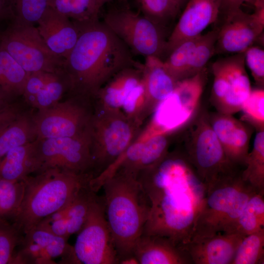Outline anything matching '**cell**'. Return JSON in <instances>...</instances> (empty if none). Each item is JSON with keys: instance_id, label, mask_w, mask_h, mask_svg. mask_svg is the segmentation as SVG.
<instances>
[{"instance_id": "cell-1", "label": "cell", "mask_w": 264, "mask_h": 264, "mask_svg": "<svg viewBox=\"0 0 264 264\" xmlns=\"http://www.w3.org/2000/svg\"><path fill=\"white\" fill-rule=\"evenodd\" d=\"M150 203L142 234L168 238L182 247L192 237L207 189L185 155L167 153L138 176Z\"/></svg>"}, {"instance_id": "cell-2", "label": "cell", "mask_w": 264, "mask_h": 264, "mask_svg": "<svg viewBox=\"0 0 264 264\" xmlns=\"http://www.w3.org/2000/svg\"><path fill=\"white\" fill-rule=\"evenodd\" d=\"M75 23L80 28L79 37L64 59L62 68L69 84L68 95L94 99L116 73L141 65L133 59L128 47L103 22Z\"/></svg>"}, {"instance_id": "cell-3", "label": "cell", "mask_w": 264, "mask_h": 264, "mask_svg": "<svg viewBox=\"0 0 264 264\" xmlns=\"http://www.w3.org/2000/svg\"><path fill=\"white\" fill-rule=\"evenodd\" d=\"M105 216L118 261L134 255L135 242L143 234L150 203L138 179L116 172L103 184Z\"/></svg>"}, {"instance_id": "cell-4", "label": "cell", "mask_w": 264, "mask_h": 264, "mask_svg": "<svg viewBox=\"0 0 264 264\" xmlns=\"http://www.w3.org/2000/svg\"><path fill=\"white\" fill-rule=\"evenodd\" d=\"M93 177L91 174H80L59 169L29 176L23 180L22 200L11 222L22 235L27 233L67 203Z\"/></svg>"}, {"instance_id": "cell-5", "label": "cell", "mask_w": 264, "mask_h": 264, "mask_svg": "<svg viewBox=\"0 0 264 264\" xmlns=\"http://www.w3.org/2000/svg\"><path fill=\"white\" fill-rule=\"evenodd\" d=\"M258 192L242 179L241 172L217 180L207 189L190 240L229 233L249 198Z\"/></svg>"}, {"instance_id": "cell-6", "label": "cell", "mask_w": 264, "mask_h": 264, "mask_svg": "<svg viewBox=\"0 0 264 264\" xmlns=\"http://www.w3.org/2000/svg\"><path fill=\"white\" fill-rule=\"evenodd\" d=\"M141 125L120 110L94 104L90 124L93 177L107 169L136 139Z\"/></svg>"}, {"instance_id": "cell-7", "label": "cell", "mask_w": 264, "mask_h": 264, "mask_svg": "<svg viewBox=\"0 0 264 264\" xmlns=\"http://www.w3.org/2000/svg\"><path fill=\"white\" fill-rule=\"evenodd\" d=\"M187 136L185 155L207 189L220 178L239 172L226 155L209 116L200 115Z\"/></svg>"}, {"instance_id": "cell-8", "label": "cell", "mask_w": 264, "mask_h": 264, "mask_svg": "<svg viewBox=\"0 0 264 264\" xmlns=\"http://www.w3.org/2000/svg\"><path fill=\"white\" fill-rule=\"evenodd\" d=\"M0 45L28 73L62 71L64 58L48 48L34 24L10 21L0 31Z\"/></svg>"}, {"instance_id": "cell-9", "label": "cell", "mask_w": 264, "mask_h": 264, "mask_svg": "<svg viewBox=\"0 0 264 264\" xmlns=\"http://www.w3.org/2000/svg\"><path fill=\"white\" fill-rule=\"evenodd\" d=\"M205 68L178 81L173 91L157 106L142 138L169 133L187 123L198 106L206 80Z\"/></svg>"}, {"instance_id": "cell-10", "label": "cell", "mask_w": 264, "mask_h": 264, "mask_svg": "<svg viewBox=\"0 0 264 264\" xmlns=\"http://www.w3.org/2000/svg\"><path fill=\"white\" fill-rule=\"evenodd\" d=\"M103 22L136 54L161 58L167 40L161 25L128 7L109 10Z\"/></svg>"}, {"instance_id": "cell-11", "label": "cell", "mask_w": 264, "mask_h": 264, "mask_svg": "<svg viewBox=\"0 0 264 264\" xmlns=\"http://www.w3.org/2000/svg\"><path fill=\"white\" fill-rule=\"evenodd\" d=\"M94 110V99L69 95L65 101L34 114L37 139L82 134L89 130Z\"/></svg>"}, {"instance_id": "cell-12", "label": "cell", "mask_w": 264, "mask_h": 264, "mask_svg": "<svg viewBox=\"0 0 264 264\" xmlns=\"http://www.w3.org/2000/svg\"><path fill=\"white\" fill-rule=\"evenodd\" d=\"M211 102L218 112L233 115L241 111L252 89L245 69L244 52L216 60L212 65Z\"/></svg>"}, {"instance_id": "cell-13", "label": "cell", "mask_w": 264, "mask_h": 264, "mask_svg": "<svg viewBox=\"0 0 264 264\" xmlns=\"http://www.w3.org/2000/svg\"><path fill=\"white\" fill-rule=\"evenodd\" d=\"M70 264H117L102 197L97 196L85 224L77 233Z\"/></svg>"}, {"instance_id": "cell-14", "label": "cell", "mask_w": 264, "mask_h": 264, "mask_svg": "<svg viewBox=\"0 0 264 264\" xmlns=\"http://www.w3.org/2000/svg\"><path fill=\"white\" fill-rule=\"evenodd\" d=\"M91 147L90 128L76 136L37 139L39 169L37 173L59 169L93 175Z\"/></svg>"}, {"instance_id": "cell-15", "label": "cell", "mask_w": 264, "mask_h": 264, "mask_svg": "<svg viewBox=\"0 0 264 264\" xmlns=\"http://www.w3.org/2000/svg\"><path fill=\"white\" fill-rule=\"evenodd\" d=\"M170 134L135 139L111 165L91 180L93 189L98 191L104 183L116 172L137 178L141 172L157 163L167 154Z\"/></svg>"}, {"instance_id": "cell-16", "label": "cell", "mask_w": 264, "mask_h": 264, "mask_svg": "<svg viewBox=\"0 0 264 264\" xmlns=\"http://www.w3.org/2000/svg\"><path fill=\"white\" fill-rule=\"evenodd\" d=\"M264 27V6L255 7L252 14L241 8L224 19L218 30L215 53H238L252 46Z\"/></svg>"}, {"instance_id": "cell-17", "label": "cell", "mask_w": 264, "mask_h": 264, "mask_svg": "<svg viewBox=\"0 0 264 264\" xmlns=\"http://www.w3.org/2000/svg\"><path fill=\"white\" fill-rule=\"evenodd\" d=\"M16 254V264H70L73 246L68 239L35 227L23 235Z\"/></svg>"}, {"instance_id": "cell-18", "label": "cell", "mask_w": 264, "mask_h": 264, "mask_svg": "<svg viewBox=\"0 0 264 264\" xmlns=\"http://www.w3.org/2000/svg\"><path fill=\"white\" fill-rule=\"evenodd\" d=\"M96 193L89 184L84 186L67 203L43 219L36 227L68 240L83 227L97 196Z\"/></svg>"}, {"instance_id": "cell-19", "label": "cell", "mask_w": 264, "mask_h": 264, "mask_svg": "<svg viewBox=\"0 0 264 264\" xmlns=\"http://www.w3.org/2000/svg\"><path fill=\"white\" fill-rule=\"evenodd\" d=\"M221 4V0H188L167 40L166 53L169 54L185 40L202 34L219 18Z\"/></svg>"}, {"instance_id": "cell-20", "label": "cell", "mask_w": 264, "mask_h": 264, "mask_svg": "<svg viewBox=\"0 0 264 264\" xmlns=\"http://www.w3.org/2000/svg\"><path fill=\"white\" fill-rule=\"evenodd\" d=\"M244 237L237 233L220 232L192 239L182 248L192 264H231L236 250Z\"/></svg>"}, {"instance_id": "cell-21", "label": "cell", "mask_w": 264, "mask_h": 264, "mask_svg": "<svg viewBox=\"0 0 264 264\" xmlns=\"http://www.w3.org/2000/svg\"><path fill=\"white\" fill-rule=\"evenodd\" d=\"M209 120L230 161L237 167L244 166L249 153L250 128L230 114L218 112Z\"/></svg>"}, {"instance_id": "cell-22", "label": "cell", "mask_w": 264, "mask_h": 264, "mask_svg": "<svg viewBox=\"0 0 264 264\" xmlns=\"http://www.w3.org/2000/svg\"><path fill=\"white\" fill-rule=\"evenodd\" d=\"M37 23L39 34L48 48L66 58L78 39V25L49 6Z\"/></svg>"}, {"instance_id": "cell-23", "label": "cell", "mask_w": 264, "mask_h": 264, "mask_svg": "<svg viewBox=\"0 0 264 264\" xmlns=\"http://www.w3.org/2000/svg\"><path fill=\"white\" fill-rule=\"evenodd\" d=\"M141 70L145 97L143 111L145 120L173 91L177 82L167 71L163 61L157 57H146Z\"/></svg>"}, {"instance_id": "cell-24", "label": "cell", "mask_w": 264, "mask_h": 264, "mask_svg": "<svg viewBox=\"0 0 264 264\" xmlns=\"http://www.w3.org/2000/svg\"><path fill=\"white\" fill-rule=\"evenodd\" d=\"M133 253L139 264H192L182 248L158 235L142 234L135 242Z\"/></svg>"}, {"instance_id": "cell-25", "label": "cell", "mask_w": 264, "mask_h": 264, "mask_svg": "<svg viewBox=\"0 0 264 264\" xmlns=\"http://www.w3.org/2000/svg\"><path fill=\"white\" fill-rule=\"evenodd\" d=\"M142 64L124 68L110 78L94 98L96 105L120 110L132 91L142 83Z\"/></svg>"}, {"instance_id": "cell-26", "label": "cell", "mask_w": 264, "mask_h": 264, "mask_svg": "<svg viewBox=\"0 0 264 264\" xmlns=\"http://www.w3.org/2000/svg\"><path fill=\"white\" fill-rule=\"evenodd\" d=\"M37 145V139L7 152L0 159V178L19 181L36 174L39 169Z\"/></svg>"}, {"instance_id": "cell-27", "label": "cell", "mask_w": 264, "mask_h": 264, "mask_svg": "<svg viewBox=\"0 0 264 264\" xmlns=\"http://www.w3.org/2000/svg\"><path fill=\"white\" fill-rule=\"evenodd\" d=\"M33 115L23 111L0 132V159L10 150L37 139Z\"/></svg>"}, {"instance_id": "cell-28", "label": "cell", "mask_w": 264, "mask_h": 264, "mask_svg": "<svg viewBox=\"0 0 264 264\" xmlns=\"http://www.w3.org/2000/svg\"><path fill=\"white\" fill-rule=\"evenodd\" d=\"M28 75L0 45V93L11 101L22 96Z\"/></svg>"}, {"instance_id": "cell-29", "label": "cell", "mask_w": 264, "mask_h": 264, "mask_svg": "<svg viewBox=\"0 0 264 264\" xmlns=\"http://www.w3.org/2000/svg\"><path fill=\"white\" fill-rule=\"evenodd\" d=\"M264 230V192H258L247 201L229 233L247 235Z\"/></svg>"}, {"instance_id": "cell-30", "label": "cell", "mask_w": 264, "mask_h": 264, "mask_svg": "<svg viewBox=\"0 0 264 264\" xmlns=\"http://www.w3.org/2000/svg\"><path fill=\"white\" fill-rule=\"evenodd\" d=\"M48 6L81 24L98 21L101 9L97 0H49Z\"/></svg>"}, {"instance_id": "cell-31", "label": "cell", "mask_w": 264, "mask_h": 264, "mask_svg": "<svg viewBox=\"0 0 264 264\" xmlns=\"http://www.w3.org/2000/svg\"><path fill=\"white\" fill-rule=\"evenodd\" d=\"M244 166L242 179L257 191L264 192V130L257 132Z\"/></svg>"}, {"instance_id": "cell-32", "label": "cell", "mask_w": 264, "mask_h": 264, "mask_svg": "<svg viewBox=\"0 0 264 264\" xmlns=\"http://www.w3.org/2000/svg\"><path fill=\"white\" fill-rule=\"evenodd\" d=\"M24 191V180L0 178V221H11L21 205Z\"/></svg>"}, {"instance_id": "cell-33", "label": "cell", "mask_w": 264, "mask_h": 264, "mask_svg": "<svg viewBox=\"0 0 264 264\" xmlns=\"http://www.w3.org/2000/svg\"><path fill=\"white\" fill-rule=\"evenodd\" d=\"M69 89V84L63 70L54 73L29 105L38 110L48 108L60 102L65 93H68Z\"/></svg>"}, {"instance_id": "cell-34", "label": "cell", "mask_w": 264, "mask_h": 264, "mask_svg": "<svg viewBox=\"0 0 264 264\" xmlns=\"http://www.w3.org/2000/svg\"><path fill=\"white\" fill-rule=\"evenodd\" d=\"M201 35L181 43L168 54L166 60L163 61L165 68L176 82L185 78L188 64Z\"/></svg>"}, {"instance_id": "cell-35", "label": "cell", "mask_w": 264, "mask_h": 264, "mask_svg": "<svg viewBox=\"0 0 264 264\" xmlns=\"http://www.w3.org/2000/svg\"><path fill=\"white\" fill-rule=\"evenodd\" d=\"M264 264V230L245 236L238 246L231 264Z\"/></svg>"}, {"instance_id": "cell-36", "label": "cell", "mask_w": 264, "mask_h": 264, "mask_svg": "<svg viewBox=\"0 0 264 264\" xmlns=\"http://www.w3.org/2000/svg\"><path fill=\"white\" fill-rule=\"evenodd\" d=\"M219 29H214L200 36L188 64L185 78L203 69L215 54Z\"/></svg>"}, {"instance_id": "cell-37", "label": "cell", "mask_w": 264, "mask_h": 264, "mask_svg": "<svg viewBox=\"0 0 264 264\" xmlns=\"http://www.w3.org/2000/svg\"><path fill=\"white\" fill-rule=\"evenodd\" d=\"M7 0L12 15L11 20L34 25L48 7L49 0Z\"/></svg>"}, {"instance_id": "cell-38", "label": "cell", "mask_w": 264, "mask_h": 264, "mask_svg": "<svg viewBox=\"0 0 264 264\" xmlns=\"http://www.w3.org/2000/svg\"><path fill=\"white\" fill-rule=\"evenodd\" d=\"M143 15L163 25L174 19L180 7L176 0H137Z\"/></svg>"}, {"instance_id": "cell-39", "label": "cell", "mask_w": 264, "mask_h": 264, "mask_svg": "<svg viewBox=\"0 0 264 264\" xmlns=\"http://www.w3.org/2000/svg\"><path fill=\"white\" fill-rule=\"evenodd\" d=\"M23 235L10 221H0V264H16V253Z\"/></svg>"}, {"instance_id": "cell-40", "label": "cell", "mask_w": 264, "mask_h": 264, "mask_svg": "<svg viewBox=\"0 0 264 264\" xmlns=\"http://www.w3.org/2000/svg\"><path fill=\"white\" fill-rule=\"evenodd\" d=\"M241 110L242 121L254 126L257 132L264 130V90L262 88L251 90L243 102Z\"/></svg>"}, {"instance_id": "cell-41", "label": "cell", "mask_w": 264, "mask_h": 264, "mask_svg": "<svg viewBox=\"0 0 264 264\" xmlns=\"http://www.w3.org/2000/svg\"><path fill=\"white\" fill-rule=\"evenodd\" d=\"M245 64L256 83L262 88L264 84V51L257 46H251L244 52Z\"/></svg>"}, {"instance_id": "cell-42", "label": "cell", "mask_w": 264, "mask_h": 264, "mask_svg": "<svg viewBox=\"0 0 264 264\" xmlns=\"http://www.w3.org/2000/svg\"><path fill=\"white\" fill-rule=\"evenodd\" d=\"M54 73L44 71L28 73L22 97L28 105L44 86Z\"/></svg>"}, {"instance_id": "cell-43", "label": "cell", "mask_w": 264, "mask_h": 264, "mask_svg": "<svg viewBox=\"0 0 264 264\" xmlns=\"http://www.w3.org/2000/svg\"><path fill=\"white\" fill-rule=\"evenodd\" d=\"M16 104L13 103L0 112V132L24 111L18 104Z\"/></svg>"}, {"instance_id": "cell-44", "label": "cell", "mask_w": 264, "mask_h": 264, "mask_svg": "<svg viewBox=\"0 0 264 264\" xmlns=\"http://www.w3.org/2000/svg\"><path fill=\"white\" fill-rule=\"evenodd\" d=\"M252 0H221L220 13L224 19L241 8L244 2L252 3Z\"/></svg>"}, {"instance_id": "cell-45", "label": "cell", "mask_w": 264, "mask_h": 264, "mask_svg": "<svg viewBox=\"0 0 264 264\" xmlns=\"http://www.w3.org/2000/svg\"><path fill=\"white\" fill-rule=\"evenodd\" d=\"M12 15L7 0H0V22L10 21Z\"/></svg>"}, {"instance_id": "cell-46", "label": "cell", "mask_w": 264, "mask_h": 264, "mask_svg": "<svg viewBox=\"0 0 264 264\" xmlns=\"http://www.w3.org/2000/svg\"><path fill=\"white\" fill-rule=\"evenodd\" d=\"M0 93V112L7 108L13 102Z\"/></svg>"}, {"instance_id": "cell-47", "label": "cell", "mask_w": 264, "mask_h": 264, "mask_svg": "<svg viewBox=\"0 0 264 264\" xmlns=\"http://www.w3.org/2000/svg\"><path fill=\"white\" fill-rule=\"evenodd\" d=\"M98 5L99 7L101 8V7L103 6V5L108 2H110L112 0H97Z\"/></svg>"}, {"instance_id": "cell-48", "label": "cell", "mask_w": 264, "mask_h": 264, "mask_svg": "<svg viewBox=\"0 0 264 264\" xmlns=\"http://www.w3.org/2000/svg\"><path fill=\"white\" fill-rule=\"evenodd\" d=\"M179 4L180 7H182L187 1V0H176Z\"/></svg>"}]
</instances>
